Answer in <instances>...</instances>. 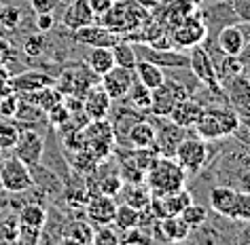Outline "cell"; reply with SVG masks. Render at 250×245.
Masks as SVG:
<instances>
[{
    "instance_id": "cell-7",
    "label": "cell",
    "mask_w": 250,
    "mask_h": 245,
    "mask_svg": "<svg viewBox=\"0 0 250 245\" xmlns=\"http://www.w3.org/2000/svg\"><path fill=\"white\" fill-rule=\"evenodd\" d=\"M91 76H96V74L87 68V64H74V66H68L66 70L55 78V87H58L64 95L83 97L91 85L100 83V76H98V80H93Z\"/></svg>"
},
{
    "instance_id": "cell-12",
    "label": "cell",
    "mask_w": 250,
    "mask_h": 245,
    "mask_svg": "<svg viewBox=\"0 0 250 245\" xmlns=\"http://www.w3.org/2000/svg\"><path fill=\"white\" fill-rule=\"evenodd\" d=\"M208 36V28L206 23L202 21V17L191 13L189 17H185L178 26H174L170 30V38L176 47H195V45H202L204 38Z\"/></svg>"
},
{
    "instance_id": "cell-45",
    "label": "cell",
    "mask_w": 250,
    "mask_h": 245,
    "mask_svg": "<svg viewBox=\"0 0 250 245\" xmlns=\"http://www.w3.org/2000/svg\"><path fill=\"white\" fill-rule=\"evenodd\" d=\"M17 226H20V220L17 216H9L0 222V241H11L13 243L17 239Z\"/></svg>"
},
{
    "instance_id": "cell-20",
    "label": "cell",
    "mask_w": 250,
    "mask_h": 245,
    "mask_svg": "<svg viewBox=\"0 0 250 245\" xmlns=\"http://www.w3.org/2000/svg\"><path fill=\"white\" fill-rule=\"evenodd\" d=\"M51 85H55V78L41 70H28V72H21V74H17V76L9 78V89L17 93V95H20V93L39 91L42 87H51Z\"/></svg>"
},
{
    "instance_id": "cell-29",
    "label": "cell",
    "mask_w": 250,
    "mask_h": 245,
    "mask_svg": "<svg viewBox=\"0 0 250 245\" xmlns=\"http://www.w3.org/2000/svg\"><path fill=\"white\" fill-rule=\"evenodd\" d=\"M93 241V226L91 222L87 220H74L64 228V237H62V243H68V245H77V243H83V245H91Z\"/></svg>"
},
{
    "instance_id": "cell-27",
    "label": "cell",
    "mask_w": 250,
    "mask_h": 245,
    "mask_svg": "<svg viewBox=\"0 0 250 245\" xmlns=\"http://www.w3.org/2000/svg\"><path fill=\"white\" fill-rule=\"evenodd\" d=\"M87 68L96 74V76H102L115 66V57H112L110 47H89V53L85 57Z\"/></svg>"
},
{
    "instance_id": "cell-11",
    "label": "cell",
    "mask_w": 250,
    "mask_h": 245,
    "mask_svg": "<svg viewBox=\"0 0 250 245\" xmlns=\"http://www.w3.org/2000/svg\"><path fill=\"white\" fill-rule=\"evenodd\" d=\"M13 156L23 161L26 165H36L42 161V152H45V137L32 127H20V137L13 146Z\"/></svg>"
},
{
    "instance_id": "cell-17",
    "label": "cell",
    "mask_w": 250,
    "mask_h": 245,
    "mask_svg": "<svg viewBox=\"0 0 250 245\" xmlns=\"http://www.w3.org/2000/svg\"><path fill=\"white\" fill-rule=\"evenodd\" d=\"M223 91L227 95L229 106L235 112H244L250 114V78L246 74H235L233 78L227 80V85H223Z\"/></svg>"
},
{
    "instance_id": "cell-49",
    "label": "cell",
    "mask_w": 250,
    "mask_h": 245,
    "mask_svg": "<svg viewBox=\"0 0 250 245\" xmlns=\"http://www.w3.org/2000/svg\"><path fill=\"white\" fill-rule=\"evenodd\" d=\"M87 4H89V9H91V13L98 17H102V15H106L108 13V9L115 4V0H85Z\"/></svg>"
},
{
    "instance_id": "cell-40",
    "label": "cell",
    "mask_w": 250,
    "mask_h": 245,
    "mask_svg": "<svg viewBox=\"0 0 250 245\" xmlns=\"http://www.w3.org/2000/svg\"><path fill=\"white\" fill-rule=\"evenodd\" d=\"M47 123L51 125V127H66V125L70 123V110L66 108L64 102L55 104L53 108L47 110Z\"/></svg>"
},
{
    "instance_id": "cell-13",
    "label": "cell",
    "mask_w": 250,
    "mask_h": 245,
    "mask_svg": "<svg viewBox=\"0 0 250 245\" xmlns=\"http://www.w3.org/2000/svg\"><path fill=\"white\" fill-rule=\"evenodd\" d=\"M134 80H136L134 70L121 68V66H112L108 72L100 76V85H102V89L108 93V97L112 102H121V99L127 97Z\"/></svg>"
},
{
    "instance_id": "cell-50",
    "label": "cell",
    "mask_w": 250,
    "mask_h": 245,
    "mask_svg": "<svg viewBox=\"0 0 250 245\" xmlns=\"http://www.w3.org/2000/svg\"><path fill=\"white\" fill-rule=\"evenodd\" d=\"M62 4V0H32L34 13H53Z\"/></svg>"
},
{
    "instance_id": "cell-2",
    "label": "cell",
    "mask_w": 250,
    "mask_h": 245,
    "mask_svg": "<svg viewBox=\"0 0 250 245\" xmlns=\"http://www.w3.org/2000/svg\"><path fill=\"white\" fill-rule=\"evenodd\" d=\"M146 19L148 13L140 2H136V0H115V4L108 9V13L102 15L98 21L121 36L138 30Z\"/></svg>"
},
{
    "instance_id": "cell-42",
    "label": "cell",
    "mask_w": 250,
    "mask_h": 245,
    "mask_svg": "<svg viewBox=\"0 0 250 245\" xmlns=\"http://www.w3.org/2000/svg\"><path fill=\"white\" fill-rule=\"evenodd\" d=\"M233 220L237 222H250V192L237 190L235 207H233Z\"/></svg>"
},
{
    "instance_id": "cell-38",
    "label": "cell",
    "mask_w": 250,
    "mask_h": 245,
    "mask_svg": "<svg viewBox=\"0 0 250 245\" xmlns=\"http://www.w3.org/2000/svg\"><path fill=\"white\" fill-rule=\"evenodd\" d=\"M47 49V38L42 36V32H34L26 36V40H23V53L28 55V57H41L42 53H45Z\"/></svg>"
},
{
    "instance_id": "cell-4",
    "label": "cell",
    "mask_w": 250,
    "mask_h": 245,
    "mask_svg": "<svg viewBox=\"0 0 250 245\" xmlns=\"http://www.w3.org/2000/svg\"><path fill=\"white\" fill-rule=\"evenodd\" d=\"M0 186L9 194H21L28 192L34 186L30 167L17 156H2L0 161Z\"/></svg>"
},
{
    "instance_id": "cell-8",
    "label": "cell",
    "mask_w": 250,
    "mask_h": 245,
    "mask_svg": "<svg viewBox=\"0 0 250 245\" xmlns=\"http://www.w3.org/2000/svg\"><path fill=\"white\" fill-rule=\"evenodd\" d=\"M189 68H191V72L195 74V78L206 87V89H210L212 93H221V95H225L223 85H221V80H218V76H216V70H214V64H212L210 53L206 51L202 45L191 47Z\"/></svg>"
},
{
    "instance_id": "cell-30",
    "label": "cell",
    "mask_w": 250,
    "mask_h": 245,
    "mask_svg": "<svg viewBox=\"0 0 250 245\" xmlns=\"http://www.w3.org/2000/svg\"><path fill=\"white\" fill-rule=\"evenodd\" d=\"M13 118H17V125H20V127H32L34 129L36 125L47 123V112L42 108H39V106L20 99V106H17V112H15Z\"/></svg>"
},
{
    "instance_id": "cell-28",
    "label": "cell",
    "mask_w": 250,
    "mask_h": 245,
    "mask_svg": "<svg viewBox=\"0 0 250 245\" xmlns=\"http://www.w3.org/2000/svg\"><path fill=\"white\" fill-rule=\"evenodd\" d=\"M123 194V203L132 205L136 207V209H145V207H148V203H151V188H148L145 182H134V184H123L121 192Z\"/></svg>"
},
{
    "instance_id": "cell-16",
    "label": "cell",
    "mask_w": 250,
    "mask_h": 245,
    "mask_svg": "<svg viewBox=\"0 0 250 245\" xmlns=\"http://www.w3.org/2000/svg\"><path fill=\"white\" fill-rule=\"evenodd\" d=\"M112 110V99L108 97V93L102 89V85L96 83L91 85L87 93L83 95V112L89 121H102L108 118Z\"/></svg>"
},
{
    "instance_id": "cell-10",
    "label": "cell",
    "mask_w": 250,
    "mask_h": 245,
    "mask_svg": "<svg viewBox=\"0 0 250 245\" xmlns=\"http://www.w3.org/2000/svg\"><path fill=\"white\" fill-rule=\"evenodd\" d=\"M191 203H193L191 192L183 186L176 192H153L148 209L153 211L155 218L161 220V218H167V216H180V211Z\"/></svg>"
},
{
    "instance_id": "cell-34",
    "label": "cell",
    "mask_w": 250,
    "mask_h": 245,
    "mask_svg": "<svg viewBox=\"0 0 250 245\" xmlns=\"http://www.w3.org/2000/svg\"><path fill=\"white\" fill-rule=\"evenodd\" d=\"M138 218H140V211L136 207L127 205V203H121L117 205L115 209V218H112V224H115L117 230H127V228H134L138 226Z\"/></svg>"
},
{
    "instance_id": "cell-47",
    "label": "cell",
    "mask_w": 250,
    "mask_h": 245,
    "mask_svg": "<svg viewBox=\"0 0 250 245\" xmlns=\"http://www.w3.org/2000/svg\"><path fill=\"white\" fill-rule=\"evenodd\" d=\"M233 135L244 144V146L250 148V114H244V118L240 116V123H237Z\"/></svg>"
},
{
    "instance_id": "cell-43",
    "label": "cell",
    "mask_w": 250,
    "mask_h": 245,
    "mask_svg": "<svg viewBox=\"0 0 250 245\" xmlns=\"http://www.w3.org/2000/svg\"><path fill=\"white\" fill-rule=\"evenodd\" d=\"M42 239V228H34V226H28V224H21L17 226V239L15 243H23V245H34Z\"/></svg>"
},
{
    "instance_id": "cell-14",
    "label": "cell",
    "mask_w": 250,
    "mask_h": 245,
    "mask_svg": "<svg viewBox=\"0 0 250 245\" xmlns=\"http://www.w3.org/2000/svg\"><path fill=\"white\" fill-rule=\"evenodd\" d=\"M155 118L159 121V129H155V150L164 156H174V150H176L178 142L185 137L187 129L174 125L167 116H155Z\"/></svg>"
},
{
    "instance_id": "cell-6",
    "label": "cell",
    "mask_w": 250,
    "mask_h": 245,
    "mask_svg": "<svg viewBox=\"0 0 250 245\" xmlns=\"http://www.w3.org/2000/svg\"><path fill=\"white\" fill-rule=\"evenodd\" d=\"M191 97V91L176 78H167L161 83L157 89H153V104H151V112L153 116H170L172 108L176 106L180 99Z\"/></svg>"
},
{
    "instance_id": "cell-25",
    "label": "cell",
    "mask_w": 250,
    "mask_h": 245,
    "mask_svg": "<svg viewBox=\"0 0 250 245\" xmlns=\"http://www.w3.org/2000/svg\"><path fill=\"white\" fill-rule=\"evenodd\" d=\"M127 146L132 148H155V127L151 121L140 118L127 131Z\"/></svg>"
},
{
    "instance_id": "cell-18",
    "label": "cell",
    "mask_w": 250,
    "mask_h": 245,
    "mask_svg": "<svg viewBox=\"0 0 250 245\" xmlns=\"http://www.w3.org/2000/svg\"><path fill=\"white\" fill-rule=\"evenodd\" d=\"M115 209H117V203L115 199L108 197V194H91L89 201L85 205V213H87V220L96 226H102V224H112V218H115Z\"/></svg>"
},
{
    "instance_id": "cell-35",
    "label": "cell",
    "mask_w": 250,
    "mask_h": 245,
    "mask_svg": "<svg viewBox=\"0 0 250 245\" xmlns=\"http://www.w3.org/2000/svg\"><path fill=\"white\" fill-rule=\"evenodd\" d=\"M20 137V125L11 123V118L0 121V150L2 152H11Z\"/></svg>"
},
{
    "instance_id": "cell-32",
    "label": "cell",
    "mask_w": 250,
    "mask_h": 245,
    "mask_svg": "<svg viewBox=\"0 0 250 245\" xmlns=\"http://www.w3.org/2000/svg\"><path fill=\"white\" fill-rule=\"evenodd\" d=\"M127 102L134 110H138L140 114H148V112H151V104H153V89H148L140 80H134L132 89L127 93Z\"/></svg>"
},
{
    "instance_id": "cell-9",
    "label": "cell",
    "mask_w": 250,
    "mask_h": 245,
    "mask_svg": "<svg viewBox=\"0 0 250 245\" xmlns=\"http://www.w3.org/2000/svg\"><path fill=\"white\" fill-rule=\"evenodd\" d=\"M136 57L138 59H146L157 64L159 68H167V70H180V68H189V55L172 51V49H157L153 45H145L142 40L132 42Z\"/></svg>"
},
{
    "instance_id": "cell-24",
    "label": "cell",
    "mask_w": 250,
    "mask_h": 245,
    "mask_svg": "<svg viewBox=\"0 0 250 245\" xmlns=\"http://www.w3.org/2000/svg\"><path fill=\"white\" fill-rule=\"evenodd\" d=\"M93 21H98V17L91 13L89 4H87L85 0H72V2L68 4L64 17H62V23H64L70 32L83 28V26H89Z\"/></svg>"
},
{
    "instance_id": "cell-1",
    "label": "cell",
    "mask_w": 250,
    "mask_h": 245,
    "mask_svg": "<svg viewBox=\"0 0 250 245\" xmlns=\"http://www.w3.org/2000/svg\"><path fill=\"white\" fill-rule=\"evenodd\" d=\"M240 123V112H235L229 104L225 106H204L202 114H199L197 123L193 125V129L197 131V135L202 140L214 142L221 137L233 135V131Z\"/></svg>"
},
{
    "instance_id": "cell-15",
    "label": "cell",
    "mask_w": 250,
    "mask_h": 245,
    "mask_svg": "<svg viewBox=\"0 0 250 245\" xmlns=\"http://www.w3.org/2000/svg\"><path fill=\"white\" fill-rule=\"evenodd\" d=\"M72 38H74V42L85 45V47H112L121 36L115 34L106 26H102V23L93 21L89 26L72 30Z\"/></svg>"
},
{
    "instance_id": "cell-52",
    "label": "cell",
    "mask_w": 250,
    "mask_h": 245,
    "mask_svg": "<svg viewBox=\"0 0 250 245\" xmlns=\"http://www.w3.org/2000/svg\"><path fill=\"white\" fill-rule=\"evenodd\" d=\"M136 2H140L142 4V7H157V2H159V0H136Z\"/></svg>"
},
{
    "instance_id": "cell-36",
    "label": "cell",
    "mask_w": 250,
    "mask_h": 245,
    "mask_svg": "<svg viewBox=\"0 0 250 245\" xmlns=\"http://www.w3.org/2000/svg\"><path fill=\"white\" fill-rule=\"evenodd\" d=\"M180 218L191 226V230H195V228H202V226L208 222V209L202 207V205L191 203V205H187L185 209L180 211Z\"/></svg>"
},
{
    "instance_id": "cell-48",
    "label": "cell",
    "mask_w": 250,
    "mask_h": 245,
    "mask_svg": "<svg viewBox=\"0 0 250 245\" xmlns=\"http://www.w3.org/2000/svg\"><path fill=\"white\" fill-rule=\"evenodd\" d=\"M34 26H36V32H51L55 28V17L53 13H36V19H34Z\"/></svg>"
},
{
    "instance_id": "cell-53",
    "label": "cell",
    "mask_w": 250,
    "mask_h": 245,
    "mask_svg": "<svg viewBox=\"0 0 250 245\" xmlns=\"http://www.w3.org/2000/svg\"><path fill=\"white\" fill-rule=\"evenodd\" d=\"M2 156H4V152H2V150H0V161H2Z\"/></svg>"
},
{
    "instance_id": "cell-44",
    "label": "cell",
    "mask_w": 250,
    "mask_h": 245,
    "mask_svg": "<svg viewBox=\"0 0 250 245\" xmlns=\"http://www.w3.org/2000/svg\"><path fill=\"white\" fill-rule=\"evenodd\" d=\"M17 106H20V95L13 91L2 93L0 95V116L2 118H13L17 112Z\"/></svg>"
},
{
    "instance_id": "cell-22",
    "label": "cell",
    "mask_w": 250,
    "mask_h": 245,
    "mask_svg": "<svg viewBox=\"0 0 250 245\" xmlns=\"http://www.w3.org/2000/svg\"><path fill=\"white\" fill-rule=\"evenodd\" d=\"M202 110H204V106L199 104L197 99L185 97V99H180V102L174 106L167 118H170L174 125L183 127V129H193V125L197 123L199 114H202Z\"/></svg>"
},
{
    "instance_id": "cell-31",
    "label": "cell",
    "mask_w": 250,
    "mask_h": 245,
    "mask_svg": "<svg viewBox=\"0 0 250 245\" xmlns=\"http://www.w3.org/2000/svg\"><path fill=\"white\" fill-rule=\"evenodd\" d=\"M17 220H20L21 224L34 226V228H45L49 213L41 203H26L17 209Z\"/></svg>"
},
{
    "instance_id": "cell-23",
    "label": "cell",
    "mask_w": 250,
    "mask_h": 245,
    "mask_svg": "<svg viewBox=\"0 0 250 245\" xmlns=\"http://www.w3.org/2000/svg\"><path fill=\"white\" fill-rule=\"evenodd\" d=\"M208 197H210L212 211H216L218 216H223V218L233 220V207H235V199H237V190H235V188H231L227 184L214 186L208 192Z\"/></svg>"
},
{
    "instance_id": "cell-3",
    "label": "cell",
    "mask_w": 250,
    "mask_h": 245,
    "mask_svg": "<svg viewBox=\"0 0 250 245\" xmlns=\"http://www.w3.org/2000/svg\"><path fill=\"white\" fill-rule=\"evenodd\" d=\"M185 182L187 173L174 156L159 154L151 169L145 173V184L151 188V192H176L185 186Z\"/></svg>"
},
{
    "instance_id": "cell-33",
    "label": "cell",
    "mask_w": 250,
    "mask_h": 245,
    "mask_svg": "<svg viewBox=\"0 0 250 245\" xmlns=\"http://www.w3.org/2000/svg\"><path fill=\"white\" fill-rule=\"evenodd\" d=\"M112 51V57H115V66H121V68H129V70H134L136 66V51L132 47V42L125 40V38H119L115 45L110 47Z\"/></svg>"
},
{
    "instance_id": "cell-41",
    "label": "cell",
    "mask_w": 250,
    "mask_h": 245,
    "mask_svg": "<svg viewBox=\"0 0 250 245\" xmlns=\"http://www.w3.org/2000/svg\"><path fill=\"white\" fill-rule=\"evenodd\" d=\"M93 245H117L119 243V232L117 228H110V224H102L93 228Z\"/></svg>"
},
{
    "instance_id": "cell-51",
    "label": "cell",
    "mask_w": 250,
    "mask_h": 245,
    "mask_svg": "<svg viewBox=\"0 0 250 245\" xmlns=\"http://www.w3.org/2000/svg\"><path fill=\"white\" fill-rule=\"evenodd\" d=\"M11 57H13V47H11V42L0 38V66H4Z\"/></svg>"
},
{
    "instance_id": "cell-54",
    "label": "cell",
    "mask_w": 250,
    "mask_h": 245,
    "mask_svg": "<svg viewBox=\"0 0 250 245\" xmlns=\"http://www.w3.org/2000/svg\"><path fill=\"white\" fill-rule=\"evenodd\" d=\"M246 239H248V241H250V232H248V237H246Z\"/></svg>"
},
{
    "instance_id": "cell-37",
    "label": "cell",
    "mask_w": 250,
    "mask_h": 245,
    "mask_svg": "<svg viewBox=\"0 0 250 245\" xmlns=\"http://www.w3.org/2000/svg\"><path fill=\"white\" fill-rule=\"evenodd\" d=\"M21 26V9L15 4H4L0 9V28L7 32H15Z\"/></svg>"
},
{
    "instance_id": "cell-21",
    "label": "cell",
    "mask_w": 250,
    "mask_h": 245,
    "mask_svg": "<svg viewBox=\"0 0 250 245\" xmlns=\"http://www.w3.org/2000/svg\"><path fill=\"white\" fill-rule=\"evenodd\" d=\"M155 230H157L159 239L164 241H170V243H178V241H187L191 235V226L185 222L180 216H167V218H161L153 224Z\"/></svg>"
},
{
    "instance_id": "cell-5",
    "label": "cell",
    "mask_w": 250,
    "mask_h": 245,
    "mask_svg": "<svg viewBox=\"0 0 250 245\" xmlns=\"http://www.w3.org/2000/svg\"><path fill=\"white\" fill-rule=\"evenodd\" d=\"M174 159L187 175H197L208 165V146L202 137H183L174 150Z\"/></svg>"
},
{
    "instance_id": "cell-55",
    "label": "cell",
    "mask_w": 250,
    "mask_h": 245,
    "mask_svg": "<svg viewBox=\"0 0 250 245\" xmlns=\"http://www.w3.org/2000/svg\"><path fill=\"white\" fill-rule=\"evenodd\" d=\"M0 190H2V186H0Z\"/></svg>"
},
{
    "instance_id": "cell-19",
    "label": "cell",
    "mask_w": 250,
    "mask_h": 245,
    "mask_svg": "<svg viewBox=\"0 0 250 245\" xmlns=\"http://www.w3.org/2000/svg\"><path fill=\"white\" fill-rule=\"evenodd\" d=\"M248 45L246 36H244V30L240 26V21L235 23H227L218 30V36H216V47L218 51L225 53V55H237L244 51V47Z\"/></svg>"
},
{
    "instance_id": "cell-39",
    "label": "cell",
    "mask_w": 250,
    "mask_h": 245,
    "mask_svg": "<svg viewBox=\"0 0 250 245\" xmlns=\"http://www.w3.org/2000/svg\"><path fill=\"white\" fill-rule=\"evenodd\" d=\"M123 188V178L119 173H108L104 178H100L98 182V192L100 194H108V197H117Z\"/></svg>"
},
{
    "instance_id": "cell-56",
    "label": "cell",
    "mask_w": 250,
    "mask_h": 245,
    "mask_svg": "<svg viewBox=\"0 0 250 245\" xmlns=\"http://www.w3.org/2000/svg\"><path fill=\"white\" fill-rule=\"evenodd\" d=\"M248 78H250V76H248Z\"/></svg>"
},
{
    "instance_id": "cell-26",
    "label": "cell",
    "mask_w": 250,
    "mask_h": 245,
    "mask_svg": "<svg viewBox=\"0 0 250 245\" xmlns=\"http://www.w3.org/2000/svg\"><path fill=\"white\" fill-rule=\"evenodd\" d=\"M134 74H136V80H140V83L146 85L148 89H157V87L166 80L164 68H159L157 64L146 61V59H136Z\"/></svg>"
},
{
    "instance_id": "cell-46",
    "label": "cell",
    "mask_w": 250,
    "mask_h": 245,
    "mask_svg": "<svg viewBox=\"0 0 250 245\" xmlns=\"http://www.w3.org/2000/svg\"><path fill=\"white\" fill-rule=\"evenodd\" d=\"M231 7V11L235 13L237 21L250 23V0H225Z\"/></svg>"
}]
</instances>
